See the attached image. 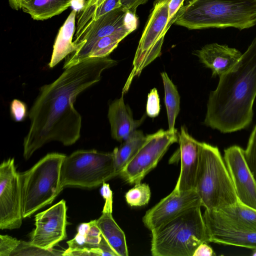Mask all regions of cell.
<instances>
[{
    "label": "cell",
    "mask_w": 256,
    "mask_h": 256,
    "mask_svg": "<svg viewBox=\"0 0 256 256\" xmlns=\"http://www.w3.org/2000/svg\"><path fill=\"white\" fill-rule=\"evenodd\" d=\"M203 218L210 242L256 250V230L230 223L206 210Z\"/></svg>",
    "instance_id": "obj_15"
},
{
    "label": "cell",
    "mask_w": 256,
    "mask_h": 256,
    "mask_svg": "<svg viewBox=\"0 0 256 256\" xmlns=\"http://www.w3.org/2000/svg\"><path fill=\"white\" fill-rule=\"evenodd\" d=\"M136 28V26H129L100 38L93 46L87 59L108 56L118 44Z\"/></svg>",
    "instance_id": "obj_27"
},
{
    "label": "cell",
    "mask_w": 256,
    "mask_h": 256,
    "mask_svg": "<svg viewBox=\"0 0 256 256\" xmlns=\"http://www.w3.org/2000/svg\"><path fill=\"white\" fill-rule=\"evenodd\" d=\"M215 254L207 242L201 244L196 250L193 256H213Z\"/></svg>",
    "instance_id": "obj_34"
},
{
    "label": "cell",
    "mask_w": 256,
    "mask_h": 256,
    "mask_svg": "<svg viewBox=\"0 0 256 256\" xmlns=\"http://www.w3.org/2000/svg\"><path fill=\"white\" fill-rule=\"evenodd\" d=\"M64 251L42 249L29 242L20 240L8 235H0V256H62Z\"/></svg>",
    "instance_id": "obj_23"
},
{
    "label": "cell",
    "mask_w": 256,
    "mask_h": 256,
    "mask_svg": "<svg viewBox=\"0 0 256 256\" xmlns=\"http://www.w3.org/2000/svg\"><path fill=\"white\" fill-rule=\"evenodd\" d=\"M244 156L246 164L256 180V124L248 139Z\"/></svg>",
    "instance_id": "obj_29"
},
{
    "label": "cell",
    "mask_w": 256,
    "mask_h": 256,
    "mask_svg": "<svg viewBox=\"0 0 256 256\" xmlns=\"http://www.w3.org/2000/svg\"><path fill=\"white\" fill-rule=\"evenodd\" d=\"M117 63L108 56L88 58L66 68L55 80L40 88L28 112L30 123L23 144L26 160L50 141L68 146L79 139L82 117L74 108L76 97Z\"/></svg>",
    "instance_id": "obj_1"
},
{
    "label": "cell",
    "mask_w": 256,
    "mask_h": 256,
    "mask_svg": "<svg viewBox=\"0 0 256 256\" xmlns=\"http://www.w3.org/2000/svg\"><path fill=\"white\" fill-rule=\"evenodd\" d=\"M25 0H8L9 5L12 8L15 10L21 9L22 4Z\"/></svg>",
    "instance_id": "obj_35"
},
{
    "label": "cell",
    "mask_w": 256,
    "mask_h": 256,
    "mask_svg": "<svg viewBox=\"0 0 256 256\" xmlns=\"http://www.w3.org/2000/svg\"><path fill=\"white\" fill-rule=\"evenodd\" d=\"M196 206H201L194 189L180 192L175 189L146 212L142 218L144 226L152 231Z\"/></svg>",
    "instance_id": "obj_13"
},
{
    "label": "cell",
    "mask_w": 256,
    "mask_h": 256,
    "mask_svg": "<svg viewBox=\"0 0 256 256\" xmlns=\"http://www.w3.org/2000/svg\"><path fill=\"white\" fill-rule=\"evenodd\" d=\"M214 212L222 219L234 224L256 230V210L240 202Z\"/></svg>",
    "instance_id": "obj_24"
},
{
    "label": "cell",
    "mask_w": 256,
    "mask_h": 256,
    "mask_svg": "<svg viewBox=\"0 0 256 256\" xmlns=\"http://www.w3.org/2000/svg\"><path fill=\"white\" fill-rule=\"evenodd\" d=\"M22 218L19 173L10 158L0 166V229L18 228Z\"/></svg>",
    "instance_id": "obj_11"
},
{
    "label": "cell",
    "mask_w": 256,
    "mask_h": 256,
    "mask_svg": "<svg viewBox=\"0 0 256 256\" xmlns=\"http://www.w3.org/2000/svg\"><path fill=\"white\" fill-rule=\"evenodd\" d=\"M77 232L72 239L66 242L68 248L62 256H103L99 248L102 236L96 220L80 224Z\"/></svg>",
    "instance_id": "obj_19"
},
{
    "label": "cell",
    "mask_w": 256,
    "mask_h": 256,
    "mask_svg": "<svg viewBox=\"0 0 256 256\" xmlns=\"http://www.w3.org/2000/svg\"><path fill=\"white\" fill-rule=\"evenodd\" d=\"M196 206L151 231L153 256H193L209 237L200 210Z\"/></svg>",
    "instance_id": "obj_4"
},
{
    "label": "cell",
    "mask_w": 256,
    "mask_h": 256,
    "mask_svg": "<svg viewBox=\"0 0 256 256\" xmlns=\"http://www.w3.org/2000/svg\"><path fill=\"white\" fill-rule=\"evenodd\" d=\"M100 193L105 200L101 216L96 220L102 236L118 256H128L126 236L112 216V192L109 184L103 183Z\"/></svg>",
    "instance_id": "obj_17"
},
{
    "label": "cell",
    "mask_w": 256,
    "mask_h": 256,
    "mask_svg": "<svg viewBox=\"0 0 256 256\" xmlns=\"http://www.w3.org/2000/svg\"><path fill=\"white\" fill-rule=\"evenodd\" d=\"M148 0H121L122 6L126 7L131 13L136 14L138 7L146 4Z\"/></svg>",
    "instance_id": "obj_33"
},
{
    "label": "cell",
    "mask_w": 256,
    "mask_h": 256,
    "mask_svg": "<svg viewBox=\"0 0 256 256\" xmlns=\"http://www.w3.org/2000/svg\"><path fill=\"white\" fill-rule=\"evenodd\" d=\"M184 1V0H170V1L168 6V22L164 30V33L166 34L170 26L174 24L177 12L182 5Z\"/></svg>",
    "instance_id": "obj_32"
},
{
    "label": "cell",
    "mask_w": 256,
    "mask_h": 256,
    "mask_svg": "<svg viewBox=\"0 0 256 256\" xmlns=\"http://www.w3.org/2000/svg\"><path fill=\"white\" fill-rule=\"evenodd\" d=\"M74 0H73V1ZM79 0L81 2V5H82L81 8H82L85 7L88 4V2H90V0Z\"/></svg>",
    "instance_id": "obj_37"
},
{
    "label": "cell",
    "mask_w": 256,
    "mask_h": 256,
    "mask_svg": "<svg viewBox=\"0 0 256 256\" xmlns=\"http://www.w3.org/2000/svg\"><path fill=\"white\" fill-rule=\"evenodd\" d=\"M151 192L149 186L138 183L126 192L125 198L126 202L132 206H140L147 204L150 198Z\"/></svg>",
    "instance_id": "obj_28"
},
{
    "label": "cell",
    "mask_w": 256,
    "mask_h": 256,
    "mask_svg": "<svg viewBox=\"0 0 256 256\" xmlns=\"http://www.w3.org/2000/svg\"><path fill=\"white\" fill-rule=\"evenodd\" d=\"M66 155H46L28 170L19 173L23 218L52 203L61 192L60 170Z\"/></svg>",
    "instance_id": "obj_6"
},
{
    "label": "cell",
    "mask_w": 256,
    "mask_h": 256,
    "mask_svg": "<svg viewBox=\"0 0 256 256\" xmlns=\"http://www.w3.org/2000/svg\"><path fill=\"white\" fill-rule=\"evenodd\" d=\"M210 92L204 124L222 133L248 127L253 118L256 97V36L238 62L219 76Z\"/></svg>",
    "instance_id": "obj_2"
},
{
    "label": "cell",
    "mask_w": 256,
    "mask_h": 256,
    "mask_svg": "<svg viewBox=\"0 0 256 256\" xmlns=\"http://www.w3.org/2000/svg\"><path fill=\"white\" fill-rule=\"evenodd\" d=\"M194 54L201 63L212 70V76H220L230 71L242 54L235 48L217 43L206 44Z\"/></svg>",
    "instance_id": "obj_18"
},
{
    "label": "cell",
    "mask_w": 256,
    "mask_h": 256,
    "mask_svg": "<svg viewBox=\"0 0 256 256\" xmlns=\"http://www.w3.org/2000/svg\"><path fill=\"white\" fill-rule=\"evenodd\" d=\"M10 112L12 118L14 121L22 122L28 114L26 106L24 102L14 99L10 103Z\"/></svg>",
    "instance_id": "obj_31"
},
{
    "label": "cell",
    "mask_w": 256,
    "mask_h": 256,
    "mask_svg": "<svg viewBox=\"0 0 256 256\" xmlns=\"http://www.w3.org/2000/svg\"><path fill=\"white\" fill-rule=\"evenodd\" d=\"M174 24L190 30L249 28L256 24V0H184Z\"/></svg>",
    "instance_id": "obj_3"
},
{
    "label": "cell",
    "mask_w": 256,
    "mask_h": 256,
    "mask_svg": "<svg viewBox=\"0 0 256 256\" xmlns=\"http://www.w3.org/2000/svg\"><path fill=\"white\" fill-rule=\"evenodd\" d=\"M224 160L238 200L256 210V180L248 166L244 150L238 146L224 150Z\"/></svg>",
    "instance_id": "obj_14"
},
{
    "label": "cell",
    "mask_w": 256,
    "mask_h": 256,
    "mask_svg": "<svg viewBox=\"0 0 256 256\" xmlns=\"http://www.w3.org/2000/svg\"><path fill=\"white\" fill-rule=\"evenodd\" d=\"M180 170L174 188L181 192L194 189L199 162V142L193 138L184 126L178 132Z\"/></svg>",
    "instance_id": "obj_16"
},
{
    "label": "cell",
    "mask_w": 256,
    "mask_h": 256,
    "mask_svg": "<svg viewBox=\"0 0 256 256\" xmlns=\"http://www.w3.org/2000/svg\"><path fill=\"white\" fill-rule=\"evenodd\" d=\"M146 138L142 130H136L120 146L112 151L115 172L116 176L136 152Z\"/></svg>",
    "instance_id": "obj_25"
},
{
    "label": "cell",
    "mask_w": 256,
    "mask_h": 256,
    "mask_svg": "<svg viewBox=\"0 0 256 256\" xmlns=\"http://www.w3.org/2000/svg\"><path fill=\"white\" fill-rule=\"evenodd\" d=\"M116 176L112 152L78 150L63 161L60 190L66 186L94 188Z\"/></svg>",
    "instance_id": "obj_7"
},
{
    "label": "cell",
    "mask_w": 256,
    "mask_h": 256,
    "mask_svg": "<svg viewBox=\"0 0 256 256\" xmlns=\"http://www.w3.org/2000/svg\"><path fill=\"white\" fill-rule=\"evenodd\" d=\"M77 10L74 9L61 26L56 37L53 50L48 64L50 68H54L68 55L77 50L73 37L76 32V19Z\"/></svg>",
    "instance_id": "obj_21"
},
{
    "label": "cell",
    "mask_w": 256,
    "mask_h": 256,
    "mask_svg": "<svg viewBox=\"0 0 256 256\" xmlns=\"http://www.w3.org/2000/svg\"><path fill=\"white\" fill-rule=\"evenodd\" d=\"M253 256H256V250H254V253L252 254Z\"/></svg>",
    "instance_id": "obj_38"
},
{
    "label": "cell",
    "mask_w": 256,
    "mask_h": 256,
    "mask_svg": "<svg viewBox=\"0 0 256 256\" xmlns=\"http://www.w3.org/2000/svg\"><path fill=\"white\" fill-rule=\"evenodd\" d=\"M160 112V98L156 88H152L148 96L146 114L152 118L157 116Z\"/></svg>",
    "instance_id": "obj_30"
},
{
    "label": "cell",
    "mask_w": 256,
    "mask_h": 256,
    "mask_svg": "<svg viewBox=\"0 0 256 256\" xmlns=\"http://www.w3.org/2000/svg\"><path fill=\"white\" fill-rule=\"evenodd\" d=\"M72 3L73 0H25L21 9L34 20H44L60 14Z\"/></svg>",
    "instance_id": "obj_22"
},
{
    "label": "cell",
    "mask_w": 256,
    "mask_h": 256,
    "mask_svg": "<svg viewBox=\"0 0 256 256\" xmlns=\"http://www.w3.org/2000/svg\"><path fill=\"white\" fill-rule=\"evenodd\" d=\"M178 132L160 129L148 134L143 144L126 164L120 174L126 182L132 184L142 180L154 168L170 146L178 142Z\"/></svg>",
    "instance_id": "obj_10"
},
{
    "label": "cell",
    "mask_w": 256,
    "mask_h": 256,
    "mask_svg": "<svg viewBox=\"0 0 256 256\" xmlns=\"http://www.w3.org/2000/svg\"><path fill=\"white\" fill-rule=\"evenodd\" d=\"M108 117L112 137L122 142L142 124L145 119V114L140 120H134L130 108L124 103L122 94L120 98L115 100L110 104Z\"/></svg>",
    "instance_id": "obj_20"
},
{
    "label": "cell",
    "mask_w": 256,
    "mask_h": 256,
    "mask_svg": "<svg viewBox=\"0 0 256 256\" xmlns=\"http://www.w3.org/2000/svg\"><path fill=\"white\" fill-rule=\"evenodd\" d=\"M199 162L194 190L206 210L219 211L238 200L218 148L200 142Z\"/></svg>",
    "instance_id": "obj_5"
},
{
    "label": "cell",
    "mask_w": 256,
    "mask_h": 256,
    "mask_svg": "<svg viewBox=\"0 0 256 256\" xmlns=\"http://www.w3.org/2000/svg\"><path fill=\"white\" fill-rule=\"evenodd\" d=\"M66 201L61 200L35 216V228L29 234V242L45 250H52L66 238Z\"/></svg>",
    "instance_id": "obj_12"
},
{
    "label": "cell",
    "mask_w": 256,
    "mask_h": 256,
    "mask_svg": "<svg viewBox=\"0 0 256 256\" xmlns=\"http://www.w3.org/2000/svg\"><path fill=\"white\" fill-rule=\"evenodd\" d=\"M170 0H156L140 40L132 62V68L122 90H128L134 78L161 54L164 30L168 22V6Z\"/></svg>",
    "instance_id": "obj_8"
},
{
    "label": "cell",
    "mask_w": 256,
    "mask_h": 256,
    "mask_svg": "<svg viewBox=\"0 0 256 256\" xmlns=\"http://www.w3.org/2000/svg\"><path fill=\"white\" fill-rule=\"evenodd\" d=\"M104 0H90L88 4L80 9L92 8L100 5Z\"/></svg>",
    "instance_id": "obj_36"
},
{
    "label": "cell",
    "mask_w": 256,
    "mask_h": 256,
    "mask_svg": "<svg viewBox=\"0 0 256 256\" xmlns=\"http://www.w3.org/2000/svg\"><path fill=\"white\" fill-rule=\"evenodd\" d=\"M164 88V104L166 110L168 130L174 131L176 120L180 110V96L176 86L166 72L160 74Z\"/></svg>",
    "instance_id": "obj_26"
},
{
    "label": "cell",
    "mask_w": 256,
    "mask_h": 256,
    "mask_svg": "<svg viewBox=\"0 0 256 256\" xmlns=\"http://www.w3.org/2000/svg\"><path fill=\"white\" fill-rule=\"evenodd\" d=\"M138 24L136 14L131 13L122 6L90 22L80 36L73 40L77 50L66 58L63 68L66 69L86 60L93 46L100 38L129 26H138Z\"/></svg>",
    "instance_id": "obj_9"
}]
</instances>
